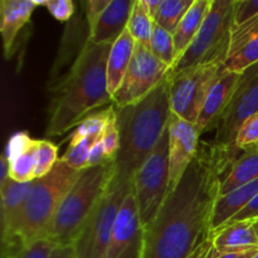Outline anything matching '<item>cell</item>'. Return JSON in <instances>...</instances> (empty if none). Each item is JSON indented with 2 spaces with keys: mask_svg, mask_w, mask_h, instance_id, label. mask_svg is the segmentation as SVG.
Listing matches in <instances>:
<instances>
[{
  "mask_svg": "<svg viewBox=\"0 0 258 258\" xmlns=\"http://www.w3.org/2000/svg\"><path fill=\"white\" fill-rule=\"evenodd\" d=\"M101 144H102V148L105 150V154L108 160L115 161L118 153V149H120V134H118L116 110H113L110 118H108L107 126H106V130L103 133L102 139H101Z\"/></svg>",
  "mask_w": 258,
  "mask_h": 258,
  "instance_id": "f546056e",
  "label": "cell"
},
{
  "mask_svg": "<svg viewBox=\"0 0 258 258\" xmlns=\"http://www.w3.org/2000/svg\"><path fill=\"white\" fill-rule=\"evenodd\" d=\"M81 173L59 159L49 174L33 181L12 232L2 238V258H18L24 246L44 237L66 194Z\"/></svg>",
  "mask_w": 258,
  "mask_h": 258,
  "instance_id": "277c9868",
  "label": "cell"
},
{
  "mask_svg": "<svg viewBox=\"0 0 258 258\" xmlns=\"http://www.w3.org/2000/svg\"><path fill=\"white\" fill-rule=\"evenodd\" d=\"M136 42L126 29L111 47L107 58V87L111 96L115 95L128 70Z\"/></svg>",
  "mask_w": 258,
  "mask_h": 258,
  "instance_id": "44dd1931",
  "label": "cell"
},
{
  "mask_svg": "<svg viewBox=\"0 0 258 258\" xmlns=\"http://www.w3.org/2000/svg\"><path fill=\"white\" fill-rule=\"evenodd\" d=\"M55 247L52 241L42 237L24 246L18 258H50Z\"/></svg>",
  "mask_w": 258,
  "mask_h": 258,
  "instance_id": "1f68e13d",
  "label": "cell"
},
{
  "mask_svg": "<svg viewBox=\"0 0 258 258\" xmlns=\"http://www.w3.org/2000/svg\"><path fill=\"white\" fill-rule=\"evenodd\" d=\"M111 47L86 40L72 67L52 88L45 135H63L96 110L112 105L107 87V58Z\"/></svg>",
  "mask_w": 258,
  "mask_h": 258,
  "instance_id": "7a4b0ae2",
  "label": "cell"
},
{
  "mask_svg": "<svg viewBox=\"0 0 258 258\" xmlns=\"http://www.w3.org/2000/svg\"><path fill=\"white\" fill-rule=\"evenodd\" d=\"M155 20L148 12L144 0H135L130 19H128L127 30L136 43L150 48L151 35H153Z\"/></svg>",
  "mask_w": 258,
  "mask_h": 258,
  "instance_id": "d4e9b609",
  "label": "cell"
},
{
  "mask_svg": "<svg viewBox=\"0 0 258 258\" xmlns=\"http://www.w3.org/2000/svg\"><path fill=\"white\" fill-rule=\"evenodd\" d=\"M258 179V150L254 148L241 151L232 163L221 186V196L236 190Z\"/></svg>",
  "mask_w": 258,
  "mask_h": 258,
  "instance_id": "603a6c76",
  "label": "cell"
},
{
  "mask_svg": "<svg viewBox=\"0 0 258 258\" xmlns=\"http://www.w3.org/2000/svg\"><path fill=\"white\" fill-rule=\"evenodd\" d=\"M115 175V161L82 170L80 178L66 194L44 238L55 246H73Z\"/></svg>",
  "mask_w": 258,
  "mask_h": 258,
  "instance_id": "5b68a950",
  "label": "cell"
},
{
  "mask_svg": "<svg viewBox=\"0 0 258 258\" xmlns=\"http://www.w3.org/2000/svg\"><path fill=\"white\" fill-rule=\"evenodd\" d=\"M135 0H111L95 25L88 30L90 42L112 45L127 29Z\"/></svg>",
  "mask_w": 258,
  "mask_h": 258,
  "instance_id": "2e32d148",
  "label": "cell"
},
{
  "mask_svg": "<svg viewBox=\"0 0 258 258\" xmlns=\"http://www.w3.org/2000/svg\"><path fill=\"white\" fill-rule=\"evenodd\" d=\"M254 63H258V14L234 27L224 67L227 71L242 73Z\"/></svg>",
  "mask_w": 258,
  "mask_h": 258,
  "instance_id": "9a60e30c",
  "label": "cell"
},
{
  "mask_svg": "<svg viewBox=\"0 0 258 258\" xmlns=\"http://www.w3.org/2000/svg\"><path fill=\"white\" fill-rule=\"evenodd\" d=\"M111 0H88L85 3V12H86V19H87L88 30L97 23L102 13L105 12L106 8Z\"/></svg>",
  "mask_w": 258,
  "mask_h": 258,
  "instance_id": "e575fe53",
  "label": "cell"
},
{
  "mask_svg": "<svg viewBox=\"0 0 258 258\" xmlns=\"http://www.w3.org/2000/svg\"><path fill=\"white\" fill-rule=\"evenodd\" d=\"M98 141H101V139H71L70 145L60 160L75 170H85L88 168V158H90L91 150Z\"/></svg>",
  "mask_w": 258,
  "mask_h": 258,
  "instance_id": "83f0119b",
  "label": "cell"
},
{
  "mask_svg": "<svg viewBox=\"0 0 258 258\" xmlns=\"http://www.w3.org/2000/svg\"><path fill=\"white\" fill-rule=\"evenodd\" d=\"M258 112V63L241 73L238 85L228 108L216 131L213 143L232 153L239 154L236 139L242 123Z\"/></svg>",
  "mask_w": 258,
  "mask_h": 258,
  "instance_id": "8fae6325",
  "label": "cell"
},
{
  "mask_svg": "<svg viewBox=\"0 0 258 258\" xmlns=\"http://www.w3.org/2000/svg\"><path fill=\"white\" fill-rule=\"evenodd\" d=\"M170 71L169 66L151 53L150 48L136 43L127 72L112 96V105L125 107L140 102L169 77Z\"/></svg>",
  "mask_w": 258,
  "mask_h": 258,
  "instance_id": "30bf717a",
  "label": "cell"
},
{
  "mask_svg": "<svg viewBox=\"0 0 258 258\" xmlns=\"http://www.w3.org/2000/svg\"><path fill=\"white\" fill-rule=\"evenodd\" d=\"M35 179L49 174L58 163V148L49 140H35Z\"/></svg>",
  "mask_w": 258,
  "mask_h": 258,
  "instance_id": "f1b7e54d",
  "label": "cell"
},
{
  "mask_svg": "<svg viewBox=\"0 0 258 258\" xmlns=\"http://www.w3.org/2000/svg\"><path fill=\"white\" fill-rule=\"evenodd\" d=\"M150 50L160 62L173 68L178 59L174 35L164 28L155 24L150 40Z\"/></svg>",
  "mask_w": 258,
  "mask_h": 258,
  "instance_id": "4316f807",
  "label": "cell"
},
{
  "mask_svg": "<svg viewBox=\"0 0 258 258\" xmlns=\"http://www.w3.org/2000/svg\"><path fill=\"white\" fill-rule=\"evenodd\" d=\"M193 3L194 0H161V4L154 19L155 24L174 34Z\"/></svg>",
  "mask_w": 258,
  "mask_h": 258,
  "instance_id": "484cf974",
  "label": "cell"
},
{
  "mask_svg": "<svg viewBox=\"0 0 258 258\" xmlns=\"http://www.w3.org/2000/svg\"><path fill=\"white\" fill-rule=\"evenodd\" d=\"M50 258H76L73 246H57Z\"/></svg>",
  "mask_w": 258,
  "mask_h": 258,
  "instance_id": "74e56055",
  "label": "cell"
},
{
  "mask_svg": "<svg viewBox=\"0 0 258 258\" xmlns=\"http://www.w3.org/2000/svg\"><path fill=\"white\" fill-rule=\"evenodd\" d=\"M254 149H257V150H258V145H257V146H254Z\"/></svg>",
  "mask_w": 258,
  "mask_h": 258,
  "instance_id": "7bdbcfd3",
  "label": "cell"
},
{
  "mask_svg": "<svg viewBox=\"0 0 258 258\" xmlns=\"http://www.w3.org/2000/svg\"><path fill=\"white\" fill-rule=\"evenodd\" d=\"M226 72L224 64L211 63L185 68L169 75L171 112L190 123H197L206 98L214 83Z\"/></svg>",
  "mask_w": 258,
  "mask_h": 258,
  "instance_id": "9c48e42d",
  "label": "cell"
},
{
  "mask_svg": "<svg viewBox=\"0 0 258 258\" xmlns=\"http://www.w3.org/2000/svg\"><path fill=\"white\" fill-rule=\"evenodd\" d=\"M131 188L133 180L115 175L73 244L76 258H105L116 219Z\"/></svg>",
  "mask_w": 258,
  "mask_h": 258,
  "instance_id": "52a82bcc",
  "label": "cell"
},
{
  "mask_svg": "<svg viewBox=\"0 0 258 258\" xmlns=\"http://www.w3.org/2000/svg\"><path fill=\"white\" fill-rule=\"evenodd\" d=\"M234 29V0H212L198 34L179 57L171 72L201 64H224Z\"/></svg>",
  "mask_w": 258,
  "mask_h": 258,
  "instance_id": "8992f818",
  "label": "cell"
},
{
  "mask_svg": "<svg viewBox=\"0 0 258 258\" xmlns=\"http://www.w3.org/2000/svg\"><path fill=\"white\" fill-rule=\"evenodd\" d=\"M253 258H258V253H257V254H256V256H254Z\"/></svg>",
  "mask_w": 258,
  "mask_h": 258,
  "instance_id": "b9f144b4",
  "label": "cell"
},
{
  "mask_svg": "<svg viewBox=\"0 0 258 258\" xmlns=\"http://www.w3.org/2000/svg\"><path fill=\"white\" fill-rule=\"evenodd\" d=\"M253 228H254V232H256V236L258 238V219H257V221L253 222Z\"/></svg>",
  "mask_w": 258,
  "mask_h": 258,
  "instance_id": "60d3db41",
  "label": "cell"
},
{
  "mask_svg": "<svg viewBox=\"0 0 258 258\" xmlns=\"http://www.w3.org/2000/svg\"><path fill=\"white\" fill-rule=\"evenodd\" d=\"M145 228L141 223L134 185L116 219L105 258H144Z\"/></svg>",
  "mask_w": 258,
  "mask_h": 258,
  "instance_id": "7c38bea8",
  "label": "cell"
},
{
  "mask_svg": "<svg viewBox=\"0 0 258 258\" xmlns=\"http://www.w3.org/2000/svg\"><path fill=\"white\" fill-rule=\"evenodd\" d=\"M35 139L25 131H18L10 136L5 154L9 163L10 179L17 183H30L35 180L34 160Z\"/></svg>",
  "mask_w": 258,
  "mask_h": 258,
  "instance_id": "e0dca14e",
  "label": "cell"
},
{
  "mask_svg": "<svg viewBox=\"0 0 258 258\" xmlns=\"http://www.w3.org/2000/svg\"><path fill=\"white\" fill-rule=\"evenodd\" d=\"M169 133V186L170 194L178 186L184 173L193 161L199 144L201 133L196 123H190L171 112L168 125ZM166 194V196H168ZM166 198V197H165Z\"/></svg>",
  "mask_w": 258,
  "mask_h": 258,
  "instance_id": "4fadbf2b",
  "label": "cell"
},
{
  "mask_svg": "<svg viewBox=\"0 0 258 258\" xmlns=\"http://www.w3.org/2000/svg\"><path fill=\"white\" fill-rule=\"evenodd\" d=\"M217 251L214 249L213 241H212V237L209 239H207L206 242L201 244L193 253L189 256V258H213L216 256Z\"/></svg>",
  "mask_w": 258,
  "mask_h": 258,
  "instance_id": "8d00e7d4",
  "label": "cell"
},
{
  "mask_svg": "<svg viewBox=\"0 0 258 258\" xmlns=\"http://www.w3.org/2000/svg\"><path fill=\"white\" fill-rule=\"evenodd\" d=\"M34 181V180H33ZM33 181L17 183L7 180L0 184V224H2V238L12 232L18 216L32 190Z\"/></svg>",
  "mask_w": 258,
  "mask_h": 258,
  "instance_id": "ffe728a7",
  "label": "cell"
},
{
  "mask_svg": "<svg viewBox=\"0 0 258 258\" xmlns=\"http://www.w3.org/2000/svg\"><path fill=\"white\" fill-rule=\"evenodd\" d=\"M144 3H145V7L146 9H148V12L150 13L151 17L155 19V15L156 13H158L159 7H160L161 0H144Z\"/></svg>",
  "mask_w": 258,
  "mask_h": 258,
  "instance_id": "ab89813d",
  "label": "cell"
},
{
  "mask_svg": "<svg viewBox=\"0 0 258 258\" xmlns=\"http://www.w3.org/2000/svg\"><path fill=\"white\" fill-rule=\"evenodd\" d=\"M212 241L217 253H238L258 249V238L253 222L243 221L228 224L212 232Z\"/></svg>",
  "mask_w": 258,
  "mask_h": 258,
  "instance_id": "d6986e66",
  "label": "cell"
},
{
  "mask_svg": "<svg viewBox=\"0 0 258 258\" xmlns=\"http://www.w3.org/2000/svg\"><path fill=\"white\" fill-rule=\"evenodd\" d=\"M258 145V112L242 123L236 139L237 150L243 151Z\"/></svg>",
  "mask_w": 258,
  "mask_h": 258,
  "instance_id": "4dcf8cb0",
  "label": "cell"
},
{
  "mask_svg": "<svg viewBox=\"0 0 258 258\" xmlns=\"http://www.w3.org/2000/svg\"><path fill=\"white\" fill-rule=\"evenodd\" d=\"M115 110L120 134L116 175L133 180L168 128L171 115L169 77L140 102Z\"/></svg>",
  "mask_w": 258,
  "mask_h": 258,
  "instance_id": "3957f363",
  "label": "cell"
},
{
  "mask_svg": "<svg viewBox=\"0 0 258 258\" xmlns=\"http://www.w3.org/2000/svg\"><path fill=\"white\" fill-rule=\"evenodd\" d=\"M211 4L212 0H194L193 5L189 8L186 14L181 19L180 24L178 25L176 30L174 32L173 35L178 59L198 34L199 29L202 28V24H203L204 19L208 14Z\"/></svg>",
  "mask_w": 258,
  "mask_h": 258,
  "instance_id": "cb8c5ba5",
  "label": "cell"
},
{
  "mask_svg": "<svg viewBox=\"0 0 258 258\" xmlns=\"http://www.w3.org/2000/svg\"><path fill=\"white\" fill-rule=\"evenodd\" d=\"M258 219V194L242 209L241 212L236 214L226 226L232 223H237V222H243V221H248V222H254ZM224 226V227H226ZM223 228V227H222Z\"/></svg>",
  "mask_w": 258,
  "mask_h": 258,
  "instance_id": "d590c367",
  "label": "cell"
},
{
  "mask_svg": "<svg viewBox=\"0 0 258 258\" xmlns=\"http://www.w3.org/2000/svg\"><path fill=\"white\" fill-rule=\"evenodd\" d=\"M258 253V249H251L246 252H238V253H216L213 258H253Z\"/></svg>",
  "mask_w": 258,
  "mask_h": 258,
  "instance_id": "f35d334b",
  "label": "cell"
},
{
  "mask_svg": "<svg viewBox=\"0 0 258 258\" xmlns=\"http://www.w3.org/2000/svg\"><path fill=\"white\" fill-rule=\"evenodd\" d=\"M239 77H241V73L226 70V72L214 83L207 96L206 102L196 123L201 135L209 133L213 128L217 130L224 112L231 103L234 91L238 85Z\"/></svg>",
  "mask_w": 258,
  "mask_h": 258,
  "instance_id": "5bb4252c",
  "label": "cell"
},
{
  "mask_svg": "<svg viewBox=\"0 0 258 258\" xmlns=\"http://www.w3.org/2000/svg\"><path fill=\"white\" fill-rule=\"evenodd\" d=\"M258 194V179L236 190L221 196L217 201L212 217V232L226 226L238 212H241Z\"/></svg>",
  "mask_w": 258,
  "mask_h": 258,
  "instance_id": "7402d4cb",
  "label": "cell"
},
{
  "mask_svg": "<svg viewBox=\"0 0 258 258\" xmlns=\"http://www.w3.org/2000/svg\"><path fill=\"white\" fill-rule=\"evenodd\" d=\"M239 154L201 141L178 186L168 194L145 231L144 258H189L212 237V217L221 186Z\"/></svg>",
  "mask_w": 258,
  "mask_h": 258,
  "instance_id": "6da1fadb",
  "label": "cell"
},
{
  "mask_svg": "<svg viewBox=\"0 0 258 258\" xmlns=\"http://www.w3.org/2000/svg\"><path fill=\"white\" fill-rule=\"evenodd\" d=\"M134 193L141 223L146 229L163 207L169 186V133L160 139L153 153L133 178Z\"/></svg>",
  "mask_w": 258,
  "mask_h": 258,
  "instance_id": "ba28073f",
  "label": "cell"
},
{
  "mask_svg": "<svg viewBox=\"0 0 258 258\" xmlns=\"http://www.w3.org/2000/svg\"><path fill=\"white\" fill-rule=\"evenodd\" d=\"M258 14V0H234V27L242 25Z\"/></svg>",
  "mask_w": 258,
  "mask_h": 258,
  "instance_id": "d6a6232c",
  "label": "cell"
},
{
  "mask_svg": "<svg viewBox=\"0 0 258 258\" xmlns=\"http://www.w3.org/2000/svg\"><path fill=\"white\" fill-rule=\"evenodd\" d=\"M38 8L35 0H2L0 2V34L4 45L5 58L12 55L15 39L20 30L30 20Z\"/></svg>",
  "mask_w": 258,
  "mask_h": 258,
  "instance_id": "ac0fdd59",
  "label": "cell"
},
{
  "mask_svg": "<svg viewBox=\"0 0 258 258\" xmlns=\"http://www.w3.org/2000/svg\"><path fill=\"white\" fill-rule=\"evenodd\" d=\"M44 8L58 22H67L75 13V4L72 0H45Z\"/></svg>",
  "mask_w": 258,
  "mask_h": 258,
  "instance_id": "836d02e7",
  "label": "cell"
}]
</instances>
